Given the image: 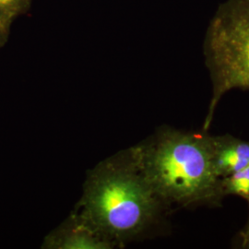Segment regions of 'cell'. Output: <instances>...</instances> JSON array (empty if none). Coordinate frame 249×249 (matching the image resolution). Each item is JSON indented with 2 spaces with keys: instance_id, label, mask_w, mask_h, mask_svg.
I'll use <instances>...</instances> for the list:
<instances>
[{
  "instance_id": "obj_1",
  "label": "cell",
  "mask_w": 249,
  "mask_h": 249,
  "mask_svg": "<svg viewBox=\"0 0 249 249\" xmlns=\"http://www.w3.org/2000/svg\"><path fill=\"white\" fill-rule=\"evenodd\" d=\"M210 136L166 130L132 150L131 160L159 200L188 206L222 196Z\"/></svg>"
},
{
  "instance_id": "obj_2",
  "label": "cell",
  "mask_w": 249,
  "mask_h": 249,
  "mask_svg": "<svg viewBox=\"0 0 249 249\" xmlns=\"http://www.w3.org/2000/svg\"><path fill=\"white\" fill-rule=\"evenodd\" d=\"M159 198L133 161L98 171L84 199V219L107 236L131 237L153 220Z\"/></svg>"
},
{
  "instance_id": "obj_3",
  "label": "cell",
  "mask_w": 249,
  "mask_h": 249,
  "mask_svg": "<svg viewBox=\"0 0 249 249\" xmlns=\"http://www.w3.org/2000/svg\"><path fill=\"white\" fill-rule=\"evenodd\" d=\"M213 93L204 129L213 119L223 95L231 89H249V0H229L219 9L205 43Z\"/></svg>"
},
{
  "instance_id": "obj_4",
  "label": "cell",
  "mask_w": 249,
  "mask_h": 249,
  "mask_svg": "<svg viewBox=\"0 0 249 249\" xmlns=\"http://www.w3.org/2000/svg\"><path fill=\"white\" fill-rule=\"evenodd\" d=\"M211 159L219 179L226 178L249 165V142L230 135L209 138Z\"/></svg>"
},
{
  "instance_id": "obj_5",
  "label": "cell",
  "mask_w": 249,
  "mask_h": 249,
  "mask_svg": "<svg viewBox=\"0 0 249 249\" xmlns=\"http://www.w3.org/2000/svg\"><path fill=\"white\" fill-rule=\"evenodd\" d=\"M107 235L83 219L81 223L59 231L50 237L46 246L56 249H107L111 248Z\"/></svg>"
},
{
  "instance_id": "obj_6",
  "label": "cell",
  "mask_w": 249,
  "mask_h": 249,
  "mask_svg": "<svg viewBox=\"0 0 249 249\" xmlns=\"http://www.w3.org/2000/svg\"><path fill=\"white\" fill-rule=\"evenodd\" d=\"M220 190L223 195H233L247 199L249 203V165L245 168L222 178Z\"/></svg>"
},
{
  "instance_id": "obj_7",
  "label": "cell",
  "mask_w": 249,
  "mask_h": 249,
  "mask_svg": "<svg viewBox=\"0 0 249 249\" xmlns=\"http://www.w3.org/2000/svg\"><path fill=\"white\" fill-rule=\"evenodd\" d=\"M241 239H242V247L244 249H249V223L247 224L246 228L244 229V231H242V235H241Z\"/></svg>"
},
{
  "instance_id": "obj_8",
  "label": "cell",
  "mask_w": 249,
  "mask_h": 249,
  "mask_svg": "<svg viewBox=\"0 0 249 249\" xmlns=\"http://www.w3.org/2000/svg\"><path fill=\"white\" fill-rule=\"evenodd\" d=\"M16 2L17 0H0V10L12 8Z\"/></svg>"
}]
</instances>
